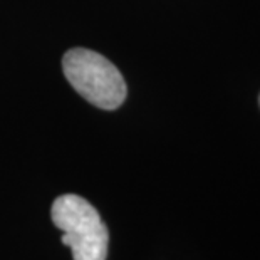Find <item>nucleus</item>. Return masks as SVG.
Returning <instances> with one entry per match:
<instances>
[{"instance_id":"nucleus-3","label":"nucleus","mask_w":260,"mask_h":260,"mask_svg":"<svg viewBox=\"0 0 260 260\" xmlns=\"http://www.w3.org/2000/svg\"><path fill=\"white\" fill-rule=\"evenodd\" d=\"M258 101H260V98H258Z\"/></svg>"},{"instance_id":"nucleus-2","label":"nucleus","mask_w":260,"mask_h":260,"mask_svg":"<svg viewBox=\"0 0 260 260\" xmlns=\"http://www.w3.org/2000/svg\"><path fill=\"white\" fill-rule=\"evenodd\" d=\"M51 217L62 230V243L71 247L74 260H106L108 229L89 202L79 195H62L52 203Z\"/></svg>"},{"instance_id":"nucleus-1","label":"nucleus","mask_w":260,"mask_h":260,"mask_svg":"<svg viewBox=\"0 0 260 260\" xmlns=\"http://www.w3.org/2000/svg\"><path fill=\"white\" fill-rule=\"evenodd\" d=\"M62 71L71 86L92 106L113 111L126 99V82L116 66L89 49H71L62 57Z\"/></svg>"}]
</instances>
